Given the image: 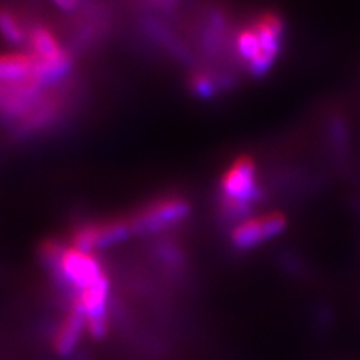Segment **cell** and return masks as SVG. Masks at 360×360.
<instances>
[{
  "label": "cell",
  "instance_id": "1",
  "mask_svg": "<svg viewBox=\"0 0 360 360\" xmlns=\"http://www.w3.org/2000/svg\"><path fill=\"white\" fill-rule=\"evenodd\" d=\"M221 193L229 217H243L257 201L260 191L257 186L255 165L251 158L236 160L221 180Z\"/></svg>",
  "mask_w": 360,
  "mask_h": 360
},
{
  "label": "cell",
  "instance_id": "2",
  "mask_svg": "<svg viewBox=\"0 0 360 360\" xmlns=\"http://www.w3.org/2000/svg\"><path fill=\"white\" fill-rule=\"evenodd\" d=\"M108 278L103 274L75 299L86 312L87 330L94 340H104L108 333Z\"/></svg>",
  "mask_w": 360,
  "mask_h": 360
},
{
  "label": "cell",
  "instance_id": "3",
  "mask_svg": "<svg viewBox=\"0 0 360 360\" xmlns=\"http://www.w3.org/2000/svg\"><path fill=\"white\" fill-rule=\"evenodd\" d=\"M189 213V205L182 198H165L144 209L131 222L135 233H158L185 219Z\"/></svg>",
  "mask_w": 360,
  "mask_h": 360
},
{
  "label": "cell",
  "instance_id": "4",
  "mask_svg": "<svg viewBox=\"0 0 360 360\" xmlns=\"http://www.w3.org/2000/svg\"><path fill=\"white\" fill-rule=\"evenodd\" d=\"M287 221L281 213H267L264 217L251 218L238 225L231 233V242L239 250H250L267 239L284 231Z\"/></svg>",
  "mask_w": 360,
  "mask_h": 360
},
{
  "label": "cell",
  "instance_id": "5",
  "mask_svg": "<svg viewBox=\"0 0 360 360\" xmlns=\"http://www.w3.org/2000/svg\"><path fill=\"white\" fill-rule=\"evenodd\" d=\"M252 26L257 32L258 41H260V54L251 70V72L262 74L267 71L272 63L276 60V56L281 49V41H283L284 25L276 14L266 13L258 17Z\"/></svg>",
  "mask_w": 360,
  "mask_h": 360
},
{
  "label": "cell",
  "instance_id": "6",
  "mask_svg": "<svg viewBox=\"0 0 360 360\" xmlns=\"http://www.w3.org/2000/svg\"><path fill=\"white\" fill-rule=\"evenodd\" d=\"M58 272L77 288L84 291L103 275L96 258L78 250H65Z\"/></svg>",
  "mask_w": 360,
  "mask_h": 360
},
{
  "label": "cell",
  "instance_id": "7",
  "mask_svg": "<svg viewBox=\"0 0 360 360\" xmlns=\"http://www.w3.org/2000/svg\"><path fill=\"white\" fill-rule=\"evenodd\" d=\"M87 326L86 312L82 305L74 300L71 312L60 324L59 332L54 338V350L59 356H70L82 340L84 328Z\"/></svg>",
  "mask_w": 360,
  "mask_h": 360
},
{
  "label": "cell",
  "instance_id": "8",
  "mask_svg": "<svg viewBox=\"0 0 360 360\" xmlns=\"http://www.w3.org/2000/svg\"><path fill=\"white\" fill-rule=\"evenodd\" d=\"M35 59L25 54L0 56V83H21L32 80Z\"/></svg>",
  "mask_w": 360,
  "mask_h": 360
},
{
  "label": "cell",
  "instance_id": "9",
  "mask_svg": "<svg viewBox=\"0 0 360 360\" xmlns=\"http://www.w3.org/2000/svg\"><path fill=\"white\" fill-rule=\"evenodd\" d=\"M35 59V58H33ZM71 70V59L65 51H60L56 58L39 60L35 59V70H33L32 80L38 86L50 84L60 80L66 72Z\"/></svg>",
  "mask_w": 360,
  "mask_h": 360
},
{
  "label": "cell",
  "instance_id": "10",
  "mask_svg": "<svg viewBox=\"0 0 360 360\" xmlns=\"http://www.w3.org/2000/svg\"><path fill=\"white\" fill-rule=\"evenodd\" d=\"M131 231V224L123 221L96 225V250L98 248H107L125 240Z\"/></svg>",
  "mask_w": 360,
  "mask_h": 360
},
{
  "label": "cell",
  "instance_id": "11",
  "mask_svg": "<svg viewBox=\"0 0 360 360\" xmlns=\"http://www.w3.org/2000/svg\"><path fill=\"white\" fill-rule=\"evenodd\" d=\"M32 47L37 54L35 59L39 60L53 59L62 51L53 33L45 27H38L32 32Z\"/></svg>",
  "mask_w": 360,
  "mask_h": 360
},
{
  "label": "cell",
  "instance_id": "12",
  "mask_svg": "<svg viewBox=\"0 0 360 360\" xmlns=\"http://www.w3.org/2000/svg\"><path fill=\"white\" fill-rule=\"evenodd\" d=\"M0 33L6 41L13 44H18L25 38V33H22L15 17L5 9H0Z\"/></svg>",
  "mask_w": 360,
  "mask_h": 360
},
{
  "label": "cell",
  "instance_id": "13",
  "mask_svg": "<svg viewBox=\"0 0 360 360\" xmlns=\"http://www.w3.org/2000/svg\"><path fill=\"white\" fill-rule=\"evenodd\" d=\"M194 87L201 95H210L213 92V82H210L205 75H198L194 80Z\"/></svg>",
  "mask_w": 360,
  "mask_h": 360
},
{
  "label": "cell",
  "instance_id": "14",
  "mask_svg": "<svg viewBox=\"0 0 360 360\" xmlns=\"http://www.w3.org/2000/svg\"><path fill=\"white\" fill-rule=\"evenodd\" d=\"M77 5V2H58V6L62 9H74Z\"/></svg>",
  "mask_w": 360,
  "mask_h": 360
}]
</instances>
